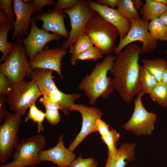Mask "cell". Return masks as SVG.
I'll return each mask as SVG.
<instances>
[{"instance_id":"1","label":"cell","mask_w":167,"mask_h":167,"mask_svg":"<svg viewBox=\"0 0 167 167\" xmlns=\"http://www.w3.org/2000/svg\"><path fill=\"white\" fill-rule=\"evenodd\" d=\"M141 48L134 43L126 46L116 55L109 72L113 76L114 89L122 99L129 103L140 92L139 84L140 66L139 63Z\"/></svg>"},{"instance_id":"2","label":"cell","mask_w":167,"mask_h":167,"mask_svg":"<svg viewBox=\"0 0 167 167\" xmlns=\"http://www.w3.org/2000/svg\"><path fill=\"white\" fill-rule=\"evenodd\" d=\"M116 57L107 55L103 61L95 65L90 74L82 79L78 88L84 91L90 104L94 105L100 97L107 98L113 92V78L107 75L113 67Z\"/></svg>"},{"instance_id":"3","label":"cell","mask_w":167,"mask_h":167,"mask_svg":"<svg viewBox=\"0 0 167 167\" xmlns=\"http://www.w3.org/2000/svg\"><path fill=\"white\" fill-rule=\"evenodd\" d=\"M85 35L103 54L107 55L114 51L119 34L114 26L96 12L86 25Z\"/></svg>"},{"instance_id":"4","label":"cell","mask_w":167,"mask_h":167,"mask_svg":"<svg viewBox=\"0 0 167 167\" xmlns=\"http://www.w3.org/2000/svg\"><path fill=\"white\" fill-rule=\"evenodd\" d=\"M53 71L36 68L33 71L31 80H33L38 87L42 96L50 97L58 102L61 110L65 116L69 115L70 108L81 96L78 93L67 94L59 90L53 79Z\"/></svg>"},{"instance_id":"5","label":"cell","mask_w":167,"mask_h":167,"mask_svg":"<svg viewBox=\"0 0 167 167\" xmlns=\"http://www.w3.org/2000/svg\"><path fill=\"white\" fill-rule=\"evenodd\" d=\"M46 138L38 134L23 139L15 149L11 156L12 161L0 167H26L41 163L39 152L45 147Z\"/></svg>"},{"instance_id":"6","label":"cell","mask_w":167,"mask_h":167,"mask_svg":"<svg viewBox=\"0 0 167 167\" xmlns=\"http://www.w3.org/2000/svg\"><path fill=\"white\" fill-rule=\"evenodd\" d=\"M25 49L21 39L14 41L12 51L7 59L0 64V72L15 83L27 77L31 79L33 71L28 61Z\"/></svg>"},{"instance_id":"7","label":"cell","mask_w":167,"mask_h":167,"mask_svg":"<svg viewBox=\"0 0 167 167\" xmlns=\"http://www.w3.org/2000/svg\"><path fill=\"white\" fill-rule=\"evenodd\" d=\"M7 95L6 103L11 110L22 116L42 94L33 80L27 82L24 79L12 83Z\"/></svg>"},{"instance_id":"8","label":"cell","mask_w":167,"mask_h":167,"mask_svg":"<svg viewBox=\"0 0 167 167\" xmlns=\"http://www.w3.org/2000/svg\"><path fill=\"white\" fill-rule=\"evenodd\" d=\"M21 116L7 111L0 126V161L2 163L11 157L20 141L18 133L21 124Z\"/></svg>"},{"instance_id":"9","label":"cell","mask_w":167,"mask_h":167,"mask_svg":"<svg viewBox=\"0 0 167 167\" xmlns=\"http://www.w3.org/2000/svg\"><path fill=\"white\" fill-rule=\"evenodd\" d=\"M129 20L130 28L126 37L122 39H120L118 46L115 47L114 51L116 54H118L128 45L136 41L142 43L143 53H148L155 50L158 42L148 30L149 22L140 17Z\"/></svg>"},{"instance_id":"10","label":"cell","mask_w":167,"mask_h":167,"mask_svg":"<svg viewBox=\"0 0 167 167\" xmlns=\"http://www.w3.org/2000/svg\"><path fill=\"white\" fill-rule=\"evenodd\" d=\"M139 92L134 100V108L133 114L128 121L123 126L125 130L137 135H151L154 129L157 115L148 112L143 106L142 97L144 94Z\"/></svg>"},{"instance_id":"11","label":"cell","mask_w":167,"mask_h":167,"mask_svg":"<svg viewBox=\"0 0 167 167\" xmlns=\"http://www.w3.org/2000/svg\"><path fill=\"white\" fill-rule=\"evenodd\" d=\"M68 15L71 27L67 39L62 44V47L67 50L81 36L85 35L86 25L95 11L91 9L88 1L79 0L72 8L63 11Z\"/></svg>"},{"instance_id":"12","label":"cell","mask_w":167,"mask_h":167,"mask_svg":"<svg viewBox=\"0 0 167 167\" xmlns=\"http://www.w3.org/2000/svg\"><path fill=\"white\" fill-rule=\"evenodd\" d=\"M69 111L79 112L82 119L81 130L68 148L73 152L89 135L98 132L96 121L97 119H101L102 113L97 108L90 107L81 104H75L70 108Z\"/></svg>"},{"instance_id":"13","label":"cell","mask_w":167,"mask_h":167,"mask_svg":"<svg viewBox=\"0 0 167 167\" xmlns=\"http://www.w3.org/2000/svg\"><path fill=\"white\" fill-rule=\"evenodd\" d=\"M31 28L27 36L21 39L26 50V54L30 61L38 53L42 51L45 45L49 42L62 39L61 35L49 32L39 28L34 19L31 20Z\"/></svg>"},{"instance_id":"14","label":"cell","mask_w":167,"mask_h":167,"mask_svg":"<svg viewBox=\"0 0 167 167\" xmlns=\"http://www.w3.org/2000/svg\"><path fill=\"white\" fill-rule=\"evenodd\" d=\"M67 53L66 49L60 47L49 48L45 47L43 50L38 53L29 63L32 70L38 68L55 71L61 78L62 59Z\"/></svg>"},{"instance_id":"15","label":"cell","mask_w":167,"mask_h":167,"mask_svg":"<svg viewBox=\"0 0 167 167\" xmlns=\"http://www.w3.org/2000/svg\"><path fill=\"white\" fill-rule=\"evenodd\" d=\"M13 2V7L16 17L13 25V41H14L16 38L22 39L24 35H28L34 8L31 0L26 3L23 0H14Z\"/></svg>"},{"instance_id":"16","label":"cell","mask_w":167,"mask_h":167,"mask_svg":"<svg viewBox=\"0 0 167 167\" xmlns=\"http://www.w3.org/2000/svg\"><path fill=\"white\" fill-rule=\"evenodd\" d=\"M89 8L100 15L105 20L117 29L120 39H124L130 27L129 19L123 16L117 9L101 5L93 1H88Z\"/></svg>"},{"instance_id":"17","label":"cell","mask_w":167,"mask_h":167,"mask_svg":"<svg viewBox=\"0 0 167 167\" xmlns=\"http://www.w3.org/2000/svg\"><path fill=\"white\" fill-rule=\"evenodd\" d=\"M66 13L63 11L47 9L38 12L34 17L35 20H41L43 22L41 28L47 32H51L68 38L69 33L64 23Z\"/></svg>"},{"instance_id":"18","label":"cell","mask_w":167,"mask_h":167,"mask_svg":"<svg viewBox=\"0 0 167 167\" xmlns=\"http://www.w3.org/2000/svg\"><path fill=\"white\" fill-rule=\"evenodd\" d=\"M64 134L60 136L57 144L53 147L42 150L39 153L41 162L49 161L59 167H70L75 159L76 155L65 146L63 141Z\"/></svg>"},{"instance_id":"19","label":"cell","mask_w":167,"mask_h":167,"mask_svg":"<svg viewBox=\"0 0 167 167\" xmlns=\"http://www.w3.org/2000/svg\"><path fill=\"white\" fill-rule=\"evenodd\" d=\"M136 147L135 143H123L113 157H107L104 167H125L127 163L125 161H132L134 160Z\"/></svg>"},{"instance_id":"20","label":"cell","mask_w":167,"mask_h":167,"mask_svg":"<svg viewBox=\"0 0 167 167\" xmlns=\"http://www.w3.org/2000/svg\"><path fill=\"white\" fill-rule=\"evenodd\" d=\"M167 10L166 5L159 3L154 0H146L139 10L142 19L148 22L159 17Z\"/></svg>"},{"instance_id":"21","label":"cell","mask_w":167,"mask_h":167,"mask_svg":"<svg viewBox=\"0 0 167 167\" xmlns=\"http://www.w3.org/2000/svg\"><path fill=\"white\" fill-rule=\"evenodd\" d=\"M12 28V26L9 22L0 24V51L2 54L0 63L7 59L12 51L14 41L9 42L7 37L9 31Z\"/></svg>"},{"instance_id":"22","label":"cell","mask_w":167,"mask_h":167,"mask_svg":"<svg viewBox=\"0 0 167 167\" xmlns=\"http://www.w3.org/2000/svg\"><path fill=\"white\" fill-rule=\"evenodd\" d=\"M143 66L153 75L157 81H161L162 77L165 69L167 67V62L163 58L146 59H143Z\"/></svg>"},{"instance_id":"23","label":"cell","mask_w":167,"mask_h":167,"mask_svg":"<svg viewBox=\"0 0 167 167\" xmlns=\"http://www.w3.org/2000/svg\"><path fill=\"white\" fill-rule=\"evenodd\" d=\"M158 82L143 66H140L139 84L140 91L150 94Z\"/></svg>"},{"instance_id":"24","label":"cell","mask_w":167,"mask_h":167,"mask_svg":"<svg viewBox=\"0 0 167 167\" xmlns=\"http://www.w3.org/2000/svg\"><path fill=\"white\" fill-rule=\"evenodd\" d=\"M148 30L157 41H167V27L159 18L154 19L149 22Z\"/></svg>"},{"instance_id":"25","label":"cell","mask_w":167,"mask_h":167,"mask_svg":"<svg viewBox=\"0 0 167 167\" xmlns=\"http://www.w3.org/2000/svg\"><path fill=\"white\" fill-rule=\"evenodd\" d=\"M116 7L117 11L129 19L140 17L138 11L134 6L132 0H118Z\"/></svg>"},{"instance_id":"26","label":"cell","mask_w":167,"mask_h":167,"mask_svg":"<svg viewBox=\"0 0 167 167\" xmlns=\"http://www.w3.org/2000/svg\"><path fill=\"white\" fill-rule=\"evenodd\" d=\"M152 100L160 105L167 106V84L158 82L149 94Z\"/></svg>"},{"instance_id":"27","label":"cell","mask_w":167,"mask_h":167,"mask_svg":"<svg viewBox=\"0 0 167 167\" xmlns=\"http://www.w3.org/2000/svg\"><path fill=\"white\" fill-rule=\"evenodd\" d=\"M103 54L96 46H93L88 49L79 54L71 56V62L74 66L78 60L82 61L93 60L97 61L101 59Z\"/></svg>"},{"instance_id":"28","label":"cell","mask_w":167,"mask_h":167,"mask_svg":"<svg viewBox=\"0 0 167 167\" xmlns=\"http://www.w3.org/2000/svg\"><path fill=\"white\" fill-rule=\"evenodd\" d=\"M45 117V113L38 109L34 102L29 108V111L25 118V121L27 122L32 120L34 122L37 123V133L40 134L44 130L43 123Z\"/></svg>"},{"instance_id":"29","label":"cell","mask_w":167,"mask_h":167,"mask_svg":"<svg viewBox=\"0 0 167 167\" xmlns=\"http://www.w3.org/2000/svg\"><path fill=\"white\" fill-rule=\"evenodd\" d=\"M94 45L86 35L80 37L70 47L69 52L71 56L84 52L94 46Z\"/></svg>"},{"instance_id":"30","label":"cell","mask_w":167,"mask_h":167,"mask_svg":"<svg viewBox=\"0 0 167 167\" xmlns=\"http://www.w3.org/2000/svg\"><path fill=\"white\" fill-rule=\"evenodd\" d=\"M120 135V134L115 130L111 128L109 133L105 137L101 139L107 146V157H112L116 153L118 149L116 147V143L119 139Z\"/></svg>"},{"instance_id":"31","label":"cell","mask_w":167,"mask_h":167,"mask_svg":"<svg viewBox=\"0 0 167 167\" xmlns=\"http://www.w3.org/2000/svg\"><path fill=\"white\" fill-rule=\"evenodd\" d=\"M13 0H0V11L7 18L9 23L13 26L15 22V13L12 6Z\"/></svg>"},{"instance_id":"32","label":"cell","mask_w":167,"mask_h":167,"mask_svg":"<svg viewBox=\"0 0 167 167\" xmlns=\"http://www.w3.org/2000/svg\"><path fill=\"white\" fill-rule=\"evenodd\" d=\"M98 164L94 158H83L80 155L72 162L70 167H97Z\"/></svg>"},{"instance_id":"33","label":"cell","mask_w":167,"mask_h":167,"mask_svg":"<svg viewBox=\"0 0 167 167\" xmlns=\"http://www.w3.org/2000/svg\"><path fill=\"white\" fill-rule=\"evenodd\" d=\"M79 0H58L54 6V9L59 11L68 10L76 5Z\"/></svg>"},{"instance_id":"34","label":"cell","mask_w":167,"mask_h":167,"mask_svg":"<svg viewBox=\"0 0 167 167\" xmlns=\"http://www.w3.org/2000/svg\"><path fill=\"white\" fill-rule=\"evenodd\" d=\"M45 118L47 122L53 125H55L60 121L61 117L58 110L45 109Z\"/></svg>"},{"instance_id":"35","label":"cell","mask_w":167,"mask_h":167,"mask_svg":"<svg viewBox=\"0 0 167 167\" xmlns=\"http://www.w3.org/2000/svg\"><path fill=\"white\" fill-rule=\"evenodd\" d=\"M12 83L5 75L0 72V94L7 95Z\"/></svg>"},{"instance_id":"36","label":"cell","mask_w":167,"mask_h":167,"mask_svg":"<svg viewBox=\"0 0 167 167\" xmlns=\"http://www.w3.org/2000/svg\"><path fill=\"white\" fill-rule=\"evenodd\" d=\"M33 6V14L37 12H39L45 6H54L56 2L53 0H31Z\"/></svg>"},{"instance_id":"37","label":"cell","mask_w":167,"mask_h":167,"mask_svg":"<svg viewBox=\"0 0 167 167\" xmlns=\"http://www.w3.org/2000/svg\"><path fill=\"white\" fill-rule=\"evenodd\" d=\"M39 101L43 104L45 109L58 110L61 109L59 104L50 97L43 96L39 99Z\"/></svg>"},{"instance_id":"38","label":"cell","mask_w":167,"mask_h":167,"mask_svg":"<svg viewBox=\"0 0 167 167\" xmlns=\"http://www.w3.org/2000/svg\"><path fill=\"white\" fill-rule=\"evenodd\" d=\"M96 127L98 132L102 139L107 135L110 132L109 126L101 119H99L96 121Z\"/></svg>"},{"instance_id":"39","label":"cell","mask_w":167,"mask_h":167,"mask_svg":"<svg viewBox=\"0 0 167 167\" xmlns=\"http://www.w3.org/2000/svg\"><path fill=\"white\" fill-rule=\"evenodd\" d=\"M7 98L4 95L0 96V122L4 120L7 112L5 104L6 103Z\"/></svg>"},{"instance_id":"40","label":"cell","mask_w":167,"mask_h":167,"mask_svg":"<svg viewBox=\"0 0 167 167\" xmlns=\"http://www.w3.org/2000/svg\"><path fill=\"white\" fill-rule=\"evenodd\" d=\"M97 2L101 5L114 8L117 6L118 0H97Z\"/></svg>"},{"instance_id":"41","label":"cell","mask_w":167,"mask_h":167,"mask_svg":"<svg viewBox=\"0 0 167 167\" xmlns=\"http://www.w3.org/2000/svg\"><path fill=\"white\" fill-rule=\"evenodd\" d=\"M133 2L134 6L138 11L140 10L144 4L143 2L140 0H134Z\"/></svg>"},{"instance_id":"42","label":"cell","mask_w":167,"mask_h":167,"mask_svg":"<svg viewBox=\"0 0 167 167\" xmlns=\"http://www.w3.org/2000/svg\"><path fill=\"white\" fill-rule=\"evenodd\" d=\"M159 18L167 27V10L159 17Z\"/></svg>"},{"instance_id":"43","label":"cell","mask_w":167,"mask_h":167,"mask_svg":"<svg viewBox=\"0 0 167 167\" xmlns=\"http://www.w3.org/2000/svg\"><path fill=\"white\" fill-rule=\"evenodd\" d=\"M7 22H9L7 18L0 11V24Z\"/></svg>"},{"instance_id":"44","label":"cell","mask_w":167,"mask_h":167,"mask_svg":"<svg viewBox=\"0 0 167 167\" xmlns=\"http://www.w3.org/2000/svg\"><path fill=\"white\" fill-rule=\"evenodd\" d=\"M161 81L167 84V67L165 69L163 72Z\"/></svg>"},{"instance_id":"45","label":"cell","mask_w":167,"mask_h":167,"mask_svg":"<svg viewBox=\"0 0 167 167\" xmlns=\"http://www.w3.org/2000/svg\"><path fill=\"white\" fill-rule=\"evenodd\" d=\"M156 2L163 4L166 5L167 3V0H154Z\"/></svg>"},{"instance_id":"46","label":"cell","mask_w":167,"mask_h":167,"mask_svg":"<svg viewBox=\"0 0 167 167\" xmlns=\"http://www.w3.org/2000/svg\"><path fill=\"white\" fill-rule=\"evenodd\" d=\"M27 167H35V166H29ZM57 167H59L57 166Z\"/></svg>"},{"instance_id":"47","label":"cell","mask_w":167,"mask_h":167,"mask_svg":"<svg viewBox=\"0 0 167 167\" xmlns=\"http://www.w3.org/2000/svg\"><path fill=\"white\" fill-rule=\"evenodd\" d=\"M166 6L167 7V4H166Z\"/></svg>"}]
</instances>
